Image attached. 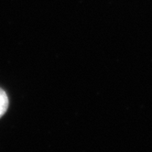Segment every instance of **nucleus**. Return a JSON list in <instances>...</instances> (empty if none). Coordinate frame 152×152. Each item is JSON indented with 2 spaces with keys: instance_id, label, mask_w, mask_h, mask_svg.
I'll return each instance as SVG.
<instances>
[{
  "instance_id": "obj_1",
  "label": "nucleus",
  "mask_w": 152,
  "mask_h": 152,
  "mask_svg": "<svg viewBox=\"0 0 152 152\" xmlns=\"http://www.w3.org/2000/svg\"><path fill=\"white\" fill-rule=\"evenodd\" d=\"M8 104H9V101H8L7 93L2 88H0V118H1L7 112L8 108Z\"/></svg>"
}]
</instances>
